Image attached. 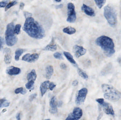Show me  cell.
<instances>
[{
  "instance_id": "1",
  "label": "cell",
  "mask_w": 121,
  "mask_h": 120,
  "mask_svg": "<svg viewBox=\"0 0 121 120\" xmlns=\"http://www.w3.org/2000/svg\"><path fill=\"white\" fill-rule=\"evenodd\" d=\"M23 29L30 36L35 39H40L45 36V31L42 26L32 17L26 18Z\"/></svg>"
},
{
  "instance_id": "2",
  "label": "cell",
  "mask_w": 121,
  "mask_h": 120,
  "mask_svg": "<svg viewBox=\"0 0 121 120\" xmlns=\"http://www.w3.org/2000/svg\"><path fill=\"white\" fill-rule=\"evenodd\" d=\"M96 43L101 47L107 57H111L115 53L114 44L110 37L105 36H101L97 39Z\"/></svg>"
},
{
  "instance_id": "3",
  "label": "cell",
  "mask_w": 121,
  "mask_h": 120,
  "mask_svg": "<svg viewBox=\"0 0 121 120\" xmlns=\"http://www.w3.org/2000/svg\"><path fill=\"white\" fill-rule=\"evenodd\" d=\"M102 88L106 99L115 102L121 99V93L112 85L104 84L102 85Z\"/></svg>"
},
{
  "instance_id": "4",
  "label": "cell",
  "mask_w": 121,
  "mask_h": 120,
  "mask_svg": "<svg viewBox=\"0 0 121 120\" xmlns=\"http://www.w3.org/2000/svg\"><path fill=\"white\" fill-rule=\"evenodd\" d=\"M14 24L13 23L7 25L5 38L6 43L9 46H13L17 41V38L14 33Z\"/></svg>"
},
{
  "instance_id": "5",
  "label": "cell",
  "mask_w": 121,
  "mask_h": 120,
  "mask_svg": "<svg viewBox=\"0 0 121 120\" xmlns=\"http://www.w3.org/2000/svg\"><path fill=\"white\" fill-rule=\"evenodd\" d=\"M104 15L111 26L114 27L116 25L117 15L116 11L112 6L107 5L104 7Z\"/></svg>"
},
{
  "instance_id": "6",
  "label": "cell",
  "mask_w": 121,
  "mask_h": 120,
  "mask_svg": "<svg viewBox=\"0 0 121 120\" xmlns=\"http://www.w3.org/2000/svg\"><path fill=\"white\" fill-rule=\"evenodd\" d=\"M68 17L67 20L70 23H74L76 20V14L75 10V6L74 4L71 3L68 4Z\"/></svg>"
},
{
  "instance_id": "7",
  "label": "cell",
  "mask_w": 121,
  "mask_h": 120,
  "mask_svg": "<svg viewBox=\"0 0 121 120\" xmlns=\"http://www.w3.org/2000/svg\"><path fill=\"white\" fill-rule=\"evenodd\" d=\"M87 92L88 90L86 88H82L78 91L75 100V103L77 105H81L84 102Z\"/></svg>"
},
{
  "instance_id": "8",
  "label": "cell",
  "mask_w": 121,
  "mask_h": 120,
  "mask_svg": "<svg viewBox=\"0 0 121 120\" xmlns=\"http://www.w3.org/2000/svg\"><path fill=\"white\" fill-rule=\"evenodd\" d=\"M73 51L75 57L79 58L86 53V50L82 46L76 45L73 46Z\"/></svg>"
},
{
  "instance_id": "9",
  "label": "cell",
  "mask_w": 121,
  "mask_h": 120,
  "mask_svg": "<svg viewBox=\"0 0 121 120\" xmlns=\"http://www.w3.org/2000/svg\"><path fill=\"white\" fill-rule=\"evenodd\" d=\"M58 105L57 99L56 96L52 97L50 101V112L52 114H55L58 111L57 106Z\"/></svg>"
},
{
  "instance_id": "10",
  "label": "cell",
  "mask_w": 121,
  "mask_h": 120,
  "mask_svg": "<svg viewBox=\"0 0 121 120\" xmlns=\"http://www.w3.org/2000/svg\"><path fill=\"white\" fill-rule=\"evenodd\" d=\"M39 55L37 54H27L23 56L22 58V60L28 62H34L37 61Z\"/></svg>"
},
{
  "instance_id": "11",
  "label": "cell",
  "mask_w": 121,
  "mask_h": 120,
  "mask_svg": "<svg viewBox=\"0 0 121 120\" xmlns=\"http://www.w3.org/2000/svg\"><path fill=\"white\" fill-rule=\"evenodd\" d=\"M101 105L103 107L104 111L106 114L108 115H111L113 116L114 115V111L113 110V107L111 104L104 101Z\"/></svg>"
},
{
  "instance_id": "12",
  "label": "cell",
  "mask_w": 121,
  "mask_h": 120,
  "mask_svg": "<svg viewBox=\"0 0 121 120\" xmlns=\"http://www.w3.org/2000/svg\"><path fill=\"white\" fill-rule=\"evenodd\" d=\"M82 10L85 13L86 15L89 16L91 17L95 16V13L94 9L85 4H83L82 5Z\"/></svg>"
},
{
  "instance_id": "13",
  "label": "cell",
  "mask_w": 121,
  "mask_h": 120,
  "mask_svg": "<svg viewBox=\"0 0 121 120\" xmlns=\"http://www.w3.org/2000/svg\"><path fill=\"white\" fill-rule=\"evenodd\" d=\"M21 72L20 68L13 66L9 67L6 70V73L10 75H17L19 74Z\"/></svg>"
},
{
  "instance_id": "14",
  "label": "cell",
  "mask_w": 121,
  "mask_h": 120,
  "mask_svg": "<svg viewBox=\"0 0 121 120\" xmlns=\"http://www.w3.org/2000/svg\"><path fill=\"white\" fill-rule=\"evenodd\" d=\"M73 117L78 120H79L82 116L83 112L82 109L78 107H76L74 108L72 113H71Z\"/></svg>"
},
{
  "instance_id": "15",
  "label": "cell",
  "mask_w": 121,
  "mask_h": 120,
  "mask_svg": "<svg viewBox=\"0 0 121 120\" xmlns=\"http://www.w3.org/2000/svg\"><path fill=\"white\" fill-rule=\"evenodd\" d=\"M50 84V82L49 81H47L44 82L41 84L40 89L42 96L44 95L47 90L49 88Z\"/></svg>"
},
{
  "instance_id": "16",
  "label": "cell",
  "mask_w": 121,
  "mask_h": 120,
  "mask_svg": "<svg viewBox=\"0 0 121 120\" xmlns=\"http://www.w3.org/2000/svg\"><path fill=\"white\" fill-rule=\"evenodd\" d=\"M45 77L47 79H49L51 78L54 73V68L52 66H48L46 68Z\"/></svg>"
},
{
  "instance_id": "17",
  "label": "cell",
  "mask_w": 121,
  "mask_h": 120,
  "mask_svg": "<svg viewBox=\"0 0 121 120\" xmlns=\"http://www.w3.org/2000/svg\"><path fill=\"white\" fill-rule=\"evenodd\" d=\"M37 75L35 70H32L27 75V79L28 81L35 82L37 78Z\"/></svg>"
},
{
  "instance_id": "18",
  "label": "cell",
  "mask_w": 121,
  "mask_h": 120,
  "mask_svg": "<svg viewBox=\"0 0 121 120\" xmlns=\"http://www.w3.org/2000/svg\"><path fill=\"white\" fill-rule=\"evenodd\" d=\"M63 32L69 35H72L76 32V30L74 27H68L63 29Z\"/></svg>"
},
{
  "instance_id": "19",
  "label": "cell",
  "mask_w": 121,
  "mask_h": 120,
  "mask_svg": "<svg viewBox=\"0 0 121 120\" xmlns=\"http://www.w3.org/2000/svg\"><path fill=\"white\" fill-rule=\"evenodd\" d=\"M63 54H64V55L65 56L66 58L71 63L74 64V65L76 64V62L74 60L73 57L70 53L66 52V51H64Z\"/></svg>"
},
{
  "instance_id": "20",
  "label": "cell",
  "mask_w": 121,
  "mask_h": 120,
  "mask_svg": "<svg viewBox=\"0 0 121 120\" xmlns=\"http://www.w3.org/2000/svg\"><path fill=\"white\" fill-rule=\"evenodd\" d=\"M24 50L22 49H18L16 50L15 53V60L16 61L19 60L20 56L24 52Z\"/></svg>"
},
{
  "instance_id": "21",
  "label": "cell",
  "mask_w": 121,
  "mask_h": 120,
  "mask_svg": "<svg viewBox=\"0 0 121 120\" xmlns=\"http://www.w3.org/2000/svg\"><path fill=\"white\" fill-rule=\"evenodd\" d=\"M57 49V46L55 44H49L44 49L45 50L51 51H54L56 50Z\"/></svg>"
},
{
  "instance_id": "22",
  "label": "cell",
  "mask_w": 121,
  "mask_h": 120,
  "mask_svg": "<svg viewBox=\"0 0 121 120\" xmlns=\"http://www.w3.org/2000/svg\"><path fill=\"white\" fill-rule=\"evenodd\" d=\"M78 73L79 75L82 77L84 79H87L88 78V76L80 68H78L77 70Z\"/></svg>"
},
{
  "instance_id": "23",
  "label": "cell",
  "mask_w": 121,
  "mask_h": 120,
  "mask_svg": "<svg viewBox=\"0 0 121 120\" xmlns=\"http://www.w3.org/2000/svg\"><path fill=\"white\" fill-rule=\"evenodd\" d=\"M4 61L6 64H9L10 63L11 61V56L9 53H8L5 55Z\"/></svg>"
},
{
  "instance_id": "24",
  "label": "cell",
  "mask_w": 121,
  "mask_h": 120,
  "mask_svg": "<svg viewBox=\"0 0 121 120\" xmlns=\"http://www.w3.org/2000/svg\"><path fill=\"white\" fill-rule=\"evenodd\" d=\"M26 92H27V91L26 89H24L23 87H20V88L16 89L15 91V93L16 94L21 93L22 94H24L26 93Z\"/></svg>"
},
{
  "instance_id": "25",
  "label": "cell",
  "mask_w": 121,
  "mask_h": 120,
  "mask_svg": "<svg viewBox=\"0 0 121 120\" xmlns=\"http://www.w3.org/2000/svg\"><path fill=\"white\" fill-rule=\"evenodd\" d=\"M97 6L99 8H101L106 2V0H95Z\"/></svg>"
},
{
  "instance_id": "26",
  "label": "cell",
  "mask_w": 121,
  "mask_h": 120,
  "mask_svg": "<svg viewBox=\"0 0 121 120\" xmlns=\"http://www.w3.org/2000/svg\"><path fill=\"white\" fill-rule=\"evenodd\" d=\"M17 3V2L16 1H13L10 2L6 7L5 8V11H7V10H8L9 8L12 7V6L16 5Z\"/></svg>"
},
{
  "instance_id": "27",
  "label": "cell",
  "mask_w": 121,
  "mask_h": 120,
  "mask_svg": "<svg viewBox=\"0 0 121 120\" xmlns=\"http://www.w3.org/2000/svg\"><path fill=\"white\" fill-rule=\"evenodd\" d=\"M21 25L20 24H18L16 25L14 29V33L15 34L17 35L19 34L20 32L21 28Z\"/></svg>"
},
{
  "instance_id": "28",
  "label": "cell",
  "mask_w": 121,
  "mask_h": 120,
  "mask_svg": "<svg viewBox=\"0 0 121 120\" xmlns=\"http://www.w3.org/2000/svg\"><path fill=\"white\" fill-rule=\"evenodd\" d=\"M35 82L28 81V82L26 84V87L28 89H32L34 86Z\"/></svg>"
},
{
  "instance_id": "29",
  "label": "cell",
  "mask_w": 121,
  "mask_h": 120,
  "mask_svg": "<svg viewBox=\"0 0 121 120\" xmlns=\"http://www.w3.org/2000/svg\"><path fill=\"white\" fill-rule=\"evenodd\" d=\"M54 57L57 59H60V60H63V57L62 54L59 53H55L54 55Z\"/></svg>"
},
{
  "instance_id": "30",
  "label": "cell",
  "mask_w": 121,
  "mask_h": 120,
  "mask_svg": "<svg viewBox=\"0 0 121 120\" xmlns=\"http://www.w3.org/2000/svg\"><path fill=\"white\" fill-rule=\"evenodd\" d=\"M8 2L7 1H3L0 2V8H4L6 6Z\"/></svg>"
},
{
  "instance_id": "31",
  "label": "cell",
  "mask_w": 121,
  "mask_h": 120,
  "mask_svg": "<svg viewBox=\"0 0 121 120\" xmlns=\"http://www.w3.org/2000/svg\"><path fill=\"white\" fill-rule=\"evenodd\" d=\"M65 120H78L73 116L72 114L70 113L68 115V117H67Z\"/></svg>"
},
{
  "instance_id": "32",
  "label": "cell",
  "mask_w": 121,
  "mask_h": 120,
  "mask_svg": "<svg viewBox=\"0 0 121 120\" xmlns=\"http://www.w3.org/2000/svg\"><path fill=\"white\" fill-rule=\"evenodd\" d=\"M37 94H32V95H30V98H29V100L30 101H32L36 98L37 97Z\"/></svg>"
},
{
  "instance_id": "33",
  "label": "cell",
  "mask_w": 121,
  "mask_h": 120,
  "mask_svg": "<svg viewBox=\"0 0 121 120\" xmlns=\"http://www.w3.org/2000/svg\"><path fill=\"white\" fill-rule=\"evenodd\" d=\"M24 15L25 17L26 18L30 17L32 15V13L28 12H26V11H24Z\"/></svg>"
},
{
  "instance_id": "34",
  "label": "cell",
  "mask_w": 121,
  "mask_h": 120,
  "mask_svg": "<svg viewBox=\"0 0 121 120\" xmlns=\"http://www.w3.org/2000/svg\"><path fill=\"white\" fill-rule=\"evenodd\" d=\"M55 87H56V85H55L53 82H50V84L49 88V89L51 91H52Z\"/></svg>"
},
{
  "instance_id": "35",
  "label": "cell",
  "mask_w": 121,
  "mask_h": 120,
  "mask_svg": "<svg viewBox=\"0 0 121 120\" xmlns=\"http://www.w3.org/2000/svg\"><path fill=\"white\" fill-rule=\"evenodd\" d=\"M96 101L101 105L104 102V100L102 98L97 99H96Z\"/></svg>"
},
{
  "instance_id": "36",
  "label": "cell",
  "mask_w": 121,
  "mask_h": 120,
  "mask_svg": "<svg viewBox=\"0 0 121 120\" xmlns=\"http://www.w3.org/2000/svg\"><path fill=\"white\" fill-rule=\"evenodd\" d=\"M4 41L3 38L1 37H0V50H1L3 48V44Z\"/></svg>"
},
{
  "instance_id": "37",
  "label": "cell",
  "mask_w": 121,
  "mask_h": 120,
  "mask_svg": "<svg viewBox=\"0 0 121 120\" xmlns=\"http://www.w3.org/2000/svg\"><path fill=\"white\" fill-rule=\"evenodd\" d=\"M6 101V100L4 99H0V108L3 107V104Z\"/></svg>"
},
{
  "instance_id": "38",
  "label": "cell",
  "mask_w": 121,
  "mask_h": 120,
  "mask_svg": "<svg viewBox=\"0 0 121 120\" xmlns=\"http://www.w3.org/2000/svg\"><path fill=\"white\" fill-rule=\"evenodd\" d=\"M60 67L61 69L63 70H65L67 68V66L64 63H61L60 65Z\"/></svg>"
},
{
  "instance_id": "39",
  "label": "cell",
  "mask_w": 121,
  "mask_h": 120,
  "mask_svg": "<svg viewBox=\"0 0 121 120\" xmlns=\"http://www.w3.org/2000/svg\"><path fill=\"white\" fill-rule=\"evenodd\" d=\"M10 103L6 102V101L5 102H4V103L3 104V107H8L10 105Z\"/></svg>"
},
{
  "instance_id": "40",
  "label": "cell",
  "mask_w": 121,
  "mask_h": 120,
  "mask_svg": "<svg viewBox=\"0 0 121 120\" xmlns=\"http://www.w3.org/2000/svg\"><path fill=\"white\" fill-rule=\"evenodd\" d=\"M78 84V81L77 80H75L73 81L72 83V85L73 86H76Z\"/></svg>"
},
{
  "instance_id": "41",
  "label": "cell",
  "mask_w": 121,
  "mask_h": 120,
  "mask_svg": "<svg viewBox=\"0 0 121 120\" xmlns=\"http://www.w3.org/2000/svg\"><path fill=\"white\" fill-rule=\"evenodd\" d=\"M20 115V113H17L16 115V118L17 120H21Z\"/></svg>"
},
{
  "instance_id": "42",
  "label": "cell",
  "mask_w": 121,
  "mask_h": 120,
  "mask_svg": "<svg viewBox=\"0 0 121 120\" xmlns=\"http://www.w3.org/2000/svg\"><path fill=\"white\" fill-rule=\"evenodd\" d=\"M24 6H25V4L23 3H21L20 5V8L21 10H22L24 8Z\"/></svg>"
},
{
  "instance_id": "43",
  "label": "cell",
  "mask_w": 121,
  "mask_h": 120,
  "mask_svg": "<svg viewBox=\"0 0 121 120\" xmlns=\"http://www.w3.org/2000/svg\"><path fill=\"white\" fill-rule=\"evenodd\" d=\"M63 6V5L62 4H60L56 6V8L57 9H59V8H62Z\"/></svg>"
},
{
  "instance_id": "44",
  "label": "cell",
  "mask_w": 121,
  "mask_h": 120,
  "mask_svg": "<svg viewBox=\"0 0 121 120\" xmlns=\"http://www.w3.org/2000/svg\"><path fill=\"white\" fill-rule=\"evenodd\" d=\"M55 1H56V2H59L61 1V0H55Z\"/></svg>"
},
{
  "instance_id": "45",
  "label": "cell",
  "mask_w": 121,
  "mask_h": 120,
  "mask_svg": "<svg viewBox=\"0 0 121 120\" xmlns=\"http://www.w3.org/2000/svg\"><path fill=\"white\" fill-rule=\"evenodd\" d=\"M50 120V119H46V120Z\"/></svg>"
}]
</instances>
